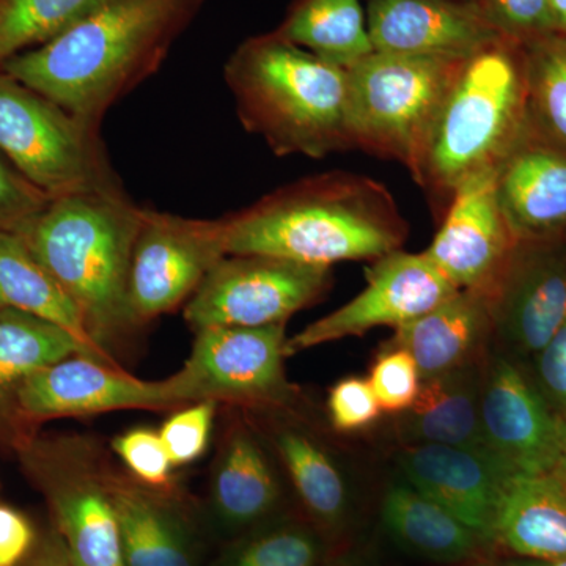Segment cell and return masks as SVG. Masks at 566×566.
Returning a JSON list of instances; mask_svg holds the SVG:
<instances>
[{"label": "cell", "instance_id": "cell-1", "mask_svg": "<svg viewBox=\"0 0 566 566\" xmlns=\"http://www.w3.org/2000/svg\"><path fill=\"white\" fill-rule=\"evenodd\" d=\"M207 0H103L54 40L0 66L81 120L98 126L112 104L163 65Z\"/></svg>", "mask_w": 566, "mask_h": 566}, {"label": "cell", "instance_id": "cell-2", "mask_svg": "<svg viewBox=\"0 0 566 566\" xmlns=\"http://www.w3.org/2000/svg\"><path fill=\"white\" fill-rule=\"evenodd\" d=\"M229 255H270L331 268L400 251L409 226L381 181L334 170L268 193L223 218Z\"/></svg>", "mask_w": 566, "mask_h": 566}, {"label": "cell", "instance_id": "cell-3", "mask_svg": "<svg viewBox=\"0 0 566 566\" xmlns=\"http://www.w3.org/2000/svg\"><path fill=\"white\" fill-rule=\"evenodd\" d=\"M142 214L125 192L74 193L52 199L18 233L81 308L93 346L115 365L139 329L128 285Z\"/></svg>", "mask_w": 566, "mask_h": 566}, {"label": "cell", "instance_id": "cell-4", "mask_svg": "<svg viewBox=\"0 0 566 566\" xmlns=\"http://www.w3.org/2000/svg\"><path fill=\"white\" fill-rule=\"evenodd\" d=\"M237 114L277 156L354 150L348 73L270 32L243 41L223 70Z\"/></svg>", "mask_w": 566, "mask_h": 566}, {"label": "cell", "instance_id": "cell-5", "mask_svg": "<svg viewBox=\"0 0 566 566\" xmlns=\"http://www.w3.org/2000/svg\"><path fill=\"white\" fill-rule=\"evenodd\" d=\"M527 128L524 44L494 41L464 59L415 181L444 214L457 189L475 175L497 169Z\"/></svg>", "mask_w": 566, "mask_h": 566}, {"label": "cell", "instance_id": "cell-6", "mask_svg": "<svg viewBox=\"0 0 566 566\" xmlns=\"http://www.w3.org/2000/svg\"><path fill=\"white\" fill-rule=\"evenodd\" d=\"M464 59L374 51L349 66L354 150L401 164L416 180L436 117Z\"/></svg>", "mask_w": 566, "mask_h": 566}, {"label": "cell", "instance_id": "cell-7", "mask_svg": "<svg viewBox=\"0 0 566 566\" xmlns=\"http://www.w3.org/2000/svg\"><path fill=\"white\" fill-rule=\"evenodd\" d=\"M14 455L74 566H126L111 493L114 461L98 439L36 431Z\"/></svg>", "mask_w": 566, "mask_h": 566}, {"label": "cell", "instance_id": "cell-8", "mask_svg": "<svg viewBox=\"0 0 566 566\" xmlns=\"http://www.w3.org/2000/svg\"><path fill=\"white\" fill-rule=\"evenodd\" d=\"M0 153L50 199L123 192L99 139L46 96L0 71Z\"/></svg>", "mask_w": 566, "mask_h": 566}, {"label": "cell", "instance_id": "cell-9", "mask_svg": "<svg viewBox=\"0 0 566 566\" xmlns=\"http://www.w3.org/2000/svg\"><path fill=\"white\" fill-rule=\"evenodd\" d=\"M286 323L197 331L191 354L174 376L182 405L216 401L256 411L289 408L300 390L285 374Z\"/></svg>", "mask_w": 566, "mask_h": 566}, {"label": "cell", "instance_id": "cell-10", "mask_svg": "<svg viewBox=\"0 0 566 566\" xmlns=\"http://www.w3.org/2000/svg\"><path fill=\"white\" fill-rule=\"evenodd\" d=\"M331 283V268L270 255H227L200 283L182 315L193 333L286 323L322 300Z\"/></svg>", "mask_w": 566, "mask_h": 566}, {"label": "cell", "instance_id": "cell-11", "mask_svg": "<svg viewBox=\"0 0 566 566\" xmlns=\"http://www.w3.org/2000/svg\"><path fill=\"white\" fill-rule=\"evenodd\" d=\"M227 253L226 221L144 210L129 268L128 300L137 327L188 303Z\"/></svg>", "mask_w": 566, "mask_h": 566}, {"label": "cell", "instance_id": "cell-12", "mask_svg": "<svg viewBox=\"0 0 566 566\" xmlns=\"http://www.w3.org/2000/svg\"><path fill=\"white\" fill-rule=\"evenodd\" d=\"M370 263L365 270L367 286L363 292L286 338V357L346 337H359L376 327L398 329L460 292L424 252L400 249Z\"/></svg>", "mask_w": 566, "mask_h": 566}, {"label": "cell", "instance_id": "cell-13", "mask_svg": "<svg viewBox=\"0 0 566 566\" xmlns=\"http://www.w3.org/2000/svg\"><path fill=\"white\" fill-rule=\"evenodd\" d=\"M174 376L137 378L122 365L73 354L40 368L22 382L18 409L31 427L52 419H82L115 411L172 412L182 408Z\"/></svg>", "mask_w": 566, "mask_h": 566}, {"label": "cell", "instance_id": "cell-14", "mask_svg": "<svg viewBox=\"0 0 566 566\" xmlns=\"http://www.w3.org/2000/svg\"><path fill=\"white\" fill-rule=\"evenodd\" d=\"M488 455L512 476L553 474L566 444V423L506 356L488 353L480 392Z\"/></svg>", "mask_w": 566, "mask_h": 566}, {"label": "cell", "instance_id": "cell-15", "mask_svg": "<svg viewBox=\"0 0 566 566\" xmlns=\"http://www.w3.org/2000/svg\"><path fill=\"white\" fill-rule=\"evenodd\" d=\"M285 482L251 416L226 406L205 501L211 527L232 542L277 520L285 502Z\"/></svg>", "mask_w": 566, "mask_h": 566}, {"label": "cell", "instance_id": "cell-16", "mask_svg": "<svg viewBox=\"0 0 566 566\" xmlns=\"http://www.w3.org/2000/svg\"><path fill=\"white\" fill-rule=\"evenodd\" d=\"M517 238L495 188V170L464 181L442 214L441 227L424 255L458 290L493 294Z\"/></svg>", "mask_w": 566, "mask_h": 566}, {"label": "cell", "instance_id": "cell-17", "mask_svg": "<svg viewBox=\"0 0 566 566\" xmlns=\"http://www.w3.org/2000/svg\"><path fill=\"white\" fill-rule=\"evenodd\" d=\"M488 305L493 340L526 356L542 352L566 323V234L517 241Z\"/></svg>", "mask_w": 566, "mask_h": 566}, {"label": "cell", "instance_id": "cell-18", "mask_svg": "<svg viewBox=\"0 0 566 566\" xmlns=\"http://www.w3.org/2000/svg\"><path fill=\"white\" fill-rule=\"evenodd\" d=\"M245 412L273 450L305 520L326 538L340 534L352 515V485L324 436L296 406Z\"/></svg>", "mask_w": 566, "mask_h": 566}, {"label": "cell", "instance_id": "cell-19", "mask_svg": "<svg viewBox=\"0 0 566 566\" xmlns=\"http://www.w3.org/2000/svg\"><path fill=\"white\" fill-rule=\"evenodd\" d=\"M111 493L126 566H200L193 504L178 483L147 486L114 463Z\"/></svg>", "mask_w": 566, "mask_h": 566}, {"label": "cell", "instance_id": "cell-20", "mask_svg": "<svg viewBox=\"0 0 566 566\" xmlns=\"http://www.w3.org/2000/svg\"><path fill=\"white\" fill-rule=\"evenodd\" d=\"M375 51L469 57L505 39L465 0H367Z\"/></svg>", "mask_w": 566, "mask_h": 566}, {"label": "cell", "instance_id": "cell-21", "mask_svg": "<svg viewBox=\"0 0 566 566\" xmlns=\"http://www.w3.org/2000/svg\"><path fill=\"white\" fill-rule=\"evenodd\" d=\"M397 464L405 480L491 545L499 499L512 476L493 458L460 447L401 446Z\"/></svg>", "mask_w": 566, "mask_h": 566}, {"label": "cell", "instance_id": "cell-22", "mask_svg": "<svg viewBox=\"0 0 566 566\" xmlns=\"http://www.w3.org/2000/svg\"><path fill=\"white\" fill-rule=\"evenodd\" d=\"M495 188L517 240L565 237V147L528 126L495 169Z\"/></svg>", "mask_w": 566, "mask_h": 566}, {"label": "cell", "instance_id": "cell-23", "mask_svg": "<svg viewBox=\"0 0 566 566\" xmlns=\"http://www.w3.org/2000/svg\"><path fill=\"white\" fill-rule=\"evenodd\" d=\"M493 323L485 296L460 290L415 322L395 329L385 345L415 357L422 381L485 360Z\"/></svg>", "mask_w": 566, "mask_h": 566}, {"label": "cell", "instance_id": "cell-24", "mask_svg": "<svg viewBox=\"0 0 566 566\" xmlns=\"http://www.w3.org/2000/svg\"><path fill=\"white\" fill-rule=\"evenodd\" d=\"M73 354L98 359L62 327L17 308L0 307V449L14 453L39 431L18 409L22 382L40 368Z\"/></svg>", "mask_w": 566, "mask_h": 566}, {"label": "cell", "instance_id": "cell-25", "mask_svg": "<svg viewBox=\"0 0 566 566\" xmlns=\"http://www.w3.org/2000/svg\"><path fill=\"white\" fill-rule=\"evenodd\" d=\"M483 364L424 379L415 403L395 419L398 442L460 447L488 455L480 427Z\"/></svg>", "mask_w": 566, "mask_h": 566}, {"label": "cell", "instance_id": "cell-26", "mask_svg": "<svg viewBox=\"0 0 566 566\" xmlns=\"http://www.w3.org/2000/svg\"><path fill=\"white\" fill-rule=\"evenodd\" d=\"M491 545L535 560L566 558V486L554 474L506 480Z\"/></svg>", "mask_w": 566, "mask_h": 566}, {"label": "cell", "instance_id": "cell-27", "mask_svg": "<svg viewBox=\"0 0 566 566\" xmlns=\"http://www.w3.org/2000/svg\"><path fill=\"white\" fill-rule=\"evenodd\" d=\"M381 517L398 546L434 564H476L486 549V543L474 531L403 476L387 488Z\"/></svg>", "mask_w": 566, "mask_h": 566}, {"label": "cell", "instance_id": "cell-28", "mask_svg": "<svg viewBox=\"0 0 566 566\" xmlns=\"http://www.w3.org/2000/svg\"><path fill=\"white\" fill-rule=\"evenodd\" d=\"M0 307L17 308L62 327L93 356L109 363L93 346L84 316L73 297L18 233L0 232Z\"/></svg>", "mask_w": 566, "mask_h": 566}, {"label": "cell", "instance_id": "cell-29", "mask_svg": "<svg viewBox=\"0 0 566 566\" xmlns=\"http://www.w3.org/2000/svg\"><path fill=\"white\" fill-rule=\"evenodd\" d=\"M275 33L345 70L375 51L360 0H294Z\"/></svg>", "mask_w": 566, "mask_h": 566}, {"label": "cell", "instance_id": "cell-30", "mask_svg": "<svg viewBox=\"0 0 566 566\" xmlns=\"http://www.w3.org/2000/svg\"><path fill=\"white\" fill-rule=\"evenodd\" d=\"M327 538L305 517L281 516L232 539L211 566H327Z\"/></svg>", "mask_w": 566, "mask_h": 566}, {"label": "cell", "instance_id": "cell-31", "mask_svg": "<svg viewBox=\"0 0 566 566\" xmlns=\"http://www.w3.org/2000/svg\"><path fill=\"white\" fill-rule=\"evenodd\" d=\"M528 126L566 148V36H543L524 44Z\"/></svg>", "mask_w": 566, "mask_h": 566}, {"label": "cell", "instance_id": "cell-32", "mask_svg": "<svg viewBox=\"0 0 566 566\" xmlns=\"http://www.w3.org/2000/svg\"><path fill=\"white\" fill-rule=\"evenodd\" d=\"M103 0H0V66L69 31Z\"/></svg>", "mask_w": 566, "mask_h": 566}, {"label": "cell", "instance_id": "cell-33", "mask_svg": "<svg viewBox=\"0 0 566 566\" xmlns=\"http://www.w3.org/2000/svg\"><path fill=\"white\" fill-rule=\"evenodd\" d=\"M219 408L216 401H197L175 409L164 420L158 431L175 469L196 463L207 453Z\"/></svg>", "mask_w": 566, "mask_h": 566}, {"label": "cell", "instance_id": "cell-34", "mask_svg": "<svg viewBox=\"0 0 566 566\" xmlns=\"http://www.w3.org/2000/svg\"><path fill=\"white\" fill-rule=\"evenodd\" d=\"M112 455L120 461L122 468L151 488L177 485L174 464L161 441L159 431L150 427H134L115 436L111 442Z\"/></svg>", "mask_w": 566, "mask_h": 566}, {"label": "cell", "instance_id": "cell-35", "mask_svg": "<svg viewBox=\"0 0 566 566\" xmlns=\"http://www.w3.org/2000/svg\"><path fill=\"white\" fill-rule=\"evenodd\" d=\"M367 379L382 412L394 416L411 408L422 386L415 357L405 349L387 345L379 349Z\"/></svg>", "mask_w": 566, "mask_h": 566}, {"label": "cell", "instance_id": "cell-36", "mask_svg": "<svg viewBox=\"0 0 566 566\" xmlns=\"http://www.w3.org/2000/svg\"><path fill=\"white\" fill-rule=\"evenodd\" d=\"M488 24L505 39L527 44L551 35L547 0H474Z\"/></svg>", "mask_w": 566, "mask_h": 566}, {"label": "cell", "instance_id": "cell-37", "mask_svg": "<svg viewBox=\"0 0 566 566\" xmlns=\"http://www.w3.org/2000/svg\"><path fill=\"white\" fill-rule=\"evenodd\" d=\"M326 415L334 431L352 434L374 427L382 409L367 378L348 376L331 387Z\"/></svg>", "mask_w": 566, "mask_h": 566}, {"label": "cell", "instance_id": "cell-38", "mask_svg": "<svg viewBox=\"0 0 566 566\" xmlns=\"http://www.w3.org/2000/svg\"><path fill=\"white\" fill-rule=\"evenodd\" d=\"M50 202V197L0 153V232L20 233Z\"/></svg>", "mask_w": 566, "mask_h": 566}, {"label": "cell", "instance_id": "cell-39", "mask_svg": "<svg viewBox=\"0 0 566 566\" xmlns=\"http://www.w3.org/2000/svg\"><path fill=\"white\" fill-rule=\"evenodd\" d=\"M539 394L566 423V323L535 356Z\"/></svg>", "mask_w": 566, "mask_h": 566}, {"label": "cell", "instance_id": "cell-40", "mask_svg": "<svg viewBox=\"0 0 566 566\" xmlns=\"http://www.w3.org/2000/svg\"><path fill=\"white\" fill-rule=\"evenodd\" d=\"M35 527L24 513L0 504V566H20L36 545Z\"/></svg>", "mask_w": 566, "mask_h": 566}, {"label": "cell", "instance_id": "cell-41", "mask_svg": "<svg viewBox=\"0 0 566 566\" xmlns=\"http://www.w3.org/2000/svg\"><path fill=\"white\" fill-rule=\"evenodd\" d=\"M20 566H74L55 532L39 536L32 553Z\"/></svg>", "mask_w": 566, "mask_h": 566}, {"label": "cell", "instance_id": "cell-42", "mask_svg": "<svg viewBox=\"0 0 566 566\" xmlns=\"http://www.w3.org/2000/svg\"><path fill=\"white\" fill-rule=\"evenodd\" d=\"M549 7L551 32L566 36V0H547Z\"/></svg>", "mask_w": 566, "mask_h": 566}, {"label": "cell", "instance_id": "cell-43", "mask_svg": "<svg viewBox=\"0 0 566 566\" xmlns=\"http://www.w3.org/2000/svg\"><path fill=\"white\" fill-rule=\"evenodd\" d=\"M476 566H566L565 560H535V558H510V560L476 562Z\"/></svg>", "mask_w": 566, "mask_h": 566}, {"label": "cell", "instance_id": "cell-44", "mask_svg": "<svg viewBox=\"0 0 566 566\" xmlns=\"http://www.w3.org/2000/svg\"><path fill=\"white\" fill-rule=\"evenodd\" d=\"M553 474L566 486V444L564 453H562L560 460H558L557 468L554 469Z\"/></svg>", "mask_w": 566, "mask_h": 566}, {"label": "cell", "instance_id": "cell-45", "mask_svg": "<svg viewBox=\"0 0 566 566\" xmlns=\"http://www.w3.org/2000/svg\"><path fill=\"white\" fill-rule=\"evenodd\" d=\"M333 566H364V565L356 564V562H340V564H335Z\"/></svg>", "mask_w": 566, "mask_h": 566}, {"label": "cell", "instance_id": "cell-46", "mask_svg": "<svg viewBox=\"0 0 566 566\" xmlns=\"http://www.w3.org/2000/svg\"><path fill=\"white\" fill-rule=\"evenodd\" d=\"M465 2H474V0H465Z\"/></svg>", "mask_w": 566, "mask_h": 566}]
</instances>
